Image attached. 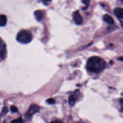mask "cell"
<instances>
[{"mask_svg":"<svg viewBox=\"0 0 123 123\" xmlns=\"http://www.w3.org/2000/svg\"><path fill=\"white\" fill-rule=\"evenodd\" d=\"M106 63L104 60L99 57L93 56L89 58L87 62V69L94 73H98L105 68Z\"/></svg>","mask_w":123,"mask_h":123,"instance_id":"1","label":"cell"},{"mask_svg":"<svg viewBox=\"0 0 123 123\" xmlns=\"http://www.w3.org/2000/svg\"><path fill=\"white\" fill-rule=\"evenodd\" d=\"M31 33L26 30H22L19 32L16 36V40L22 44H27L30 42L32 39Z\"/></svg>","mask_w":123,"mask_h":123,"instance_id":"2","label":"cell"},{"mask_svg":"<svg viewBox=\"0 0 123 123\" xmlns=\"http://www.w3.org/2000/svg\"><path fill=\"white\" fill-rule=\"evenodd\" d=\"M39 107L36 104H32L29 107L27 111L25 114V117L26 118H30L36 112H37L39 111Z\"/></svg>","mask_w":123,"mask_h":123,"instance_id":"3","label":"cell"},{"mask_svg":"<svg viewBox=\"0 0 123 123\" xmlns=\"http://www.w3.org/2000/svg\"><path fill=\"white\" fill-rule=\"evenodd\" d=\"M73 19L77 25H80L83 22V19L78 11H75L73 13Z\"/></svg>","mask_w":123,"mask_h":123,"instance_id":"4","label":"cell"},{"mask_svg":"<svg viewBox=\"0 0 123 123\" xmlns=\"http://www.w3.org/2000/svg\"><path fill=\"white\" fill-rule=\"evenodd\" d=\"M6 51V45L4 42L0 38V58L5 56Z\"/></svg>","mask_w":123,"mask_h":123,"instance_id":"5","label":"cell"},{"mask_svg":"<svg viewBox=\"0 0 123 123\" xmlns=\"http://www.w3.org/2000/svg\"><path fill=\"white\" fill-rule=\"evenodd\" d=\"M115 15L119 19H123V8H117L114 10Z\"/></svg>","mask_w":123,"mask_h":123,"instance_id":"6","label":"cell"},{"mask_svg":"<svg viewBox=\"0 0 123 123\" xmlns=\"http://www.w3.org/2000/svg\"><path fill=\"white\" fill-rule=\"evenodd\" d=\"M34 15L37 21H40L43 18V13L41 10H37L34 12Z\"/></svg>","mask_w":123,"mask_h":123,"instance_id":"7","label":"cell"},{"mask_svg":"<svg viewBox=\"0 0 123 123\" xmlns=\"http://www.w3.org/2000/svg\"><path fill=\"white\" fill-rule=\"evenodd\" d=\"M103 20L110 25H112L114 23V21L112 18L108 14H105L103 17Z\"/></svg>","mask_w":123,"mask_h":123,"instance_id":"8","label":"cell"},{"mask_svg":"<svg viewBox=\"0 0 123 123\" xmlns=\"http://www.w3.org/2000/svg\"><path fill=\"white\" fill-rule=\"evenodd\" d=\"M7 23V17L5 15H0V26H4Z\"/></svg>","mask_w":123,"mask_h":123,"instance_id":"9","label":"cell"},{"mask_svg":"<svg viewBox=\"0 0 123 123\" xmlns=\"http://www.w3.org/2000/svg\"><path fill=\"white\" fill-rule=\"evenodd\" d=\"M76 101L75 95H71L70 96L69 98V103L71 106H73Z\"/></svg>","mask_w":123,"mask_h":123,"instance_id":"10","label":"cell"},{"mask_svg":"<svg viewBox=\"0 0 123 123\" xmlns=\"http://www.w3.org/2000/svg\"><path fill=\"white\" fill-rule=\"evenodd\" d=\"M47 103H48L49 104H54V103H55V100H54L53 98H49V99H47Z\"/></svg>","mask_w":123,"mask_h":123,"instance_id":"11","label":"cell"},{"mask_svg":"<svg viewBox=\"0 0 123 123\" xmlns=\"http://www.w3.org/2000/svg\"><path fill=\"white\" fill-rule=\"evenodd\" d=\"M11 110L13 112H17L18 111V110H17V108L14 106H12L11 107Z\"/></svg>","mask_w":123,"mask_h":123,"instance_id":"12","label":"cell"},{"mask_svg":"<svg viewBox=\"0 0 123 123\" xmlns=\"http://www.w3.org/2000/svg\"><path fill=\"white\" fill-rule=\"evenodd\" d=\"M23 122V120L21 118H18L17 120H15L12 121V122H15V123H20V122Z\"/></svg>","mask_w":123,"mask_h":123,"instance_id":"13","label":"cell"},{"mask_svg":"<svg viewBox=\"0 0 123 123\" xmlns=\"http://www.w3.org/2000/svg\"><path fill=\"white\" fill-rule=\"evenodd\" d=\"M82 1H83V3L84 4L87 5L89 3L90 0H82Z\"/></svg>","mask_w":123,"mask_h":123,"instance_id":"14","label":"cell"},{"mask_svg":"<svg viewBox=\"0 0 123 123\" xmlns=\"http://www.w3.org/2000/svg\"><path fill=\"white\" fill-rule=\"evenodd\" d=\"M8 109H7V108H6V107H4L3 108V110H2V111L3 112H4V113H6V112H8Z\"/></svg>","mask_w":123,"mask_h":123,"instance_id":"15","label":"cell"},{"mask_svg":"<svg viewBox=\"0 0 123 123\" xmlns=\"http://www.w3.org/2000/svg\"><path fill=\"white\" fill-rule=\"evenodd\" d=\"M43 1L44 2H48V1H51V0H43Z\"/></svg>","mask_w":123,"mask_h":123,"instance_id":"16","label":"cell"},{"mask_svg":"<svg viewBox=\"0 0 123 123\" xmlns=\"http://www.w3.org/2000/svg\"><path fill=\"white\" fill-rule=\"evenodd\" d=\"M118 59L120 60H121V61H123V57H120Z\"/></svg>","mask_w":123,"mask_h":123,"instance_id":"17","label":"cell"},{"mask_svg":"<svg viewBox=\"0 0 123 123\" xmlns=\"http://www.w3.org/2000/svg\"><path fill=\"white\" fill-rule=\"evenodd\" d=\"M121 25H122V26L123 27V22H121Z\"/></svg>","mask_w":123,"mask_h":123,"instance_id":"18","label":"cell"},{"mask_svg":"<svg viewBox=\"0 0 123 123\" xmlns=\"http://www.w3.org/2000/svg\"><path fill=\"white\" fill-rule=\"evenodd\" d=\"M122 0V3H123V0Z\"/></svg>","mask_w":123,"mask_h":123,"instance_id":"19","label":"cell"}]
</instances>
